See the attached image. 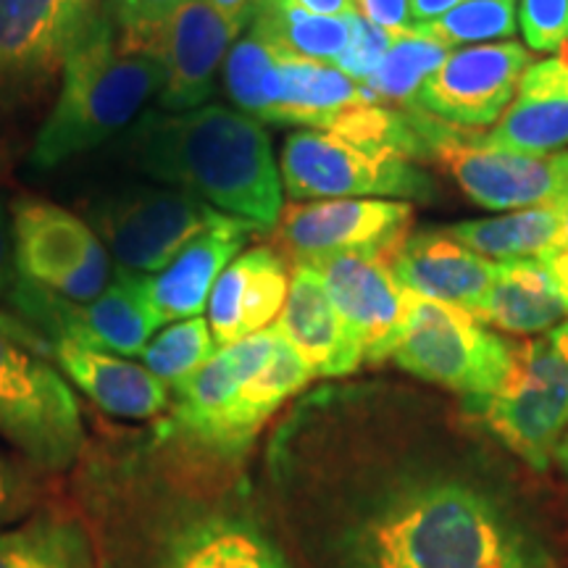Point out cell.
I'll return each mask as SVG.
<instances>
[{"mask_svg":"<svg viewBox=\"0 0 568 568\" xmlns=\"http://www.w3.org/2000/svg\"><path fill=\"white\" fill-rule=\"evenodd\" d=\"M379 418L311 395L268 445L264 497L301 568H558V529L521 485Z\"/></svg>","mask_w":568,"mask_h":568,"instance_id":"cell-1","label":"cell"},{"mask_svg":"<svg viewBox=\"0 0 568 568\" xmlns=\"http://www.w3.org/2000/svg\"><path fill=\"white\" fill-rule=\"evenodd\" d=\"M71 497L98 568H301L264 493L155 424L88 439Z\"/></svg>","mask_w":568,"mask_h":568,"instance_id":"cell-2","label":"cell"},{"mask_svg":"<svg viewBox=\"0 0 568 568\" xmlns=\"http://www.w3.org/2000/svg\"><path fill=\"white\" fill-rule=\"evenodd\" d=\"M122 155L166 187L184 190L258 230H272L282 213V176L272 138L258 119L219 103L138 119Z\"/></svg>","mask_w":568,"mask_h":568,"instance_id":"cell-3","label":"cell"},{"mask_svg":"<svg viewBox=\"0 0 568 568\" xmlns=\"http://www.w3.org/2000/svg\"><path fill=\"white\" fill-rule=\"evenodd\" d=\"M163 77L159 55L126 42L105 11L69 53L59 98L34 138L32 166L55 169L130 130L159 98Z\"/></svg>","mask_w":568,"mask_h":568,"instance_id":"cell-4","label":"cell"},{"mask_svg":"<svg viewBox=\"0 0 568 568\" xmlns=\"http://www.w3.org/2000/svg\"><path fill=\"white\" fill-rule=\"evenodd\" d=\"M0 437L40 474L74 471L88 445L82 408L51 345L11 311H0Z\"/></svg>","mask_w":568,"mask_h":568,"instance_id":"cell-5","label":"cell"},{"mask_svg":"<svg viewBox=\"0 0 568 568\" xmlns=\"http://www.w3.org/2000/svg\"><path fill=\"white\" fill-rule=\"evenodd\" d=\"M510 358L514 343L487 329L477 316L408 293L406 324L393 353L403 372L450 389L468 408L481 410L506 379Z\"/></svg>","mask_w":568,"mask_h":568,"instance_id":"cell-6","label":"cell"},{"mask_svg":"<svg viewBox=\"0 0 568 568\" xmlns=\"http://www.w3.org/2000/svg\"><path fill=\"white\" fill-rule=\"evenodd\" d=\"M280 176L282 190L293 201L435 197V184L414 161L318 130H297L284 140Z\"/></svg>","mask_w":568,"mask_h":568,"instance_id":"cell-7","label":"cell"},{"mask_svg":"<svg viewBox=\"0 0 568 568\" xmlns=\"http://www.w3.org/2000/svg\"><path fill=\"white\" fill-rule=\"evenodd\" d=\"M226 213L166 184H132L90 203L88 224L111 261L126 272L153 276L166 268L197 234Z\"/></svg>","mask_w":568,"mask_h":568,"instance_id":"cell-8","label":"cell"},{"mask_svg":"<svg viewBox=\"0 0 568 568\" xmlns=\"http://www.w3.org/2000/svg\"><path fill=\"white\" fill-rule=\"evenodd\" d=\"M408 113L429 153L481 209L508 213L568 201V151L535 155L489 148L477 132L445 130L422 111Z\"/></svg>","mask_w":568,"mask_h":568,"instance_id":"cell-9","label":"cell"},{"mask_svg":"<svg viewBox=\"0 0 568 568\" xmlns=\"http://www.w3.org/2000/svg\"><path fill=\"white\" fill-rule=\"evenodd\" d=\"M6 297L13 308L11 314L40 332L48 343L69 339L122 358L142 355L155 329H161L145 295V274L119 266L105 293L90 303L63 301L21 276H17Z\"/></svg>","mask_w":568,"mask_h":568,"instance_id":"cell-10","label":"cell"},{"mask_svg":"<svg viewBox=\"0 0 568 568\" xmlns=\"http://www.w3.org/2000/svg\"><path fill=\"white\" fill-rule=\"evenodd\" d=\"M479 414L518 460L548 471L568 429V364L550 337L514 343L506 379Z\"/></svg>","mask_w":568,"mask_h":568,"instance_id":"cell-11","label":"cell"},{"mask_svg":"<svg viewBox=\"0 0 568 568\" xmlns=\"http://www.w3.org/2000/svg\"><path fill=\"white\" fill-rule=\"evenodd\" d=\"M13 264L17 276L71 303H90L113 280L109 251L77 213L40 197H19L11 205Z\"/></svg>","mask_w":568,"mask_h":568,"instance_id":"cell-12","label":"cell"},{"mask_svg":"<svg viewBox=\"0 0 568 568\" xmlns=\"http://www.w3.org/2000/svg\"><path fill=\"white\" fill-rule=\"evenodd\" d=\"M103 13V0H0V103L40 95Z\"/></svg>","mask_w":568,"mask_h":568,"instance_id":"cell-13","label":"cell"},{"mask_svg":"<svg viewBox=\"0 0 568 568\" xmlns=\"http://www.w3.org/2000/svg\"><path fill=\"white\" fill-rule=\"evenodd\" d=\"M389 251H339L311 255L293 266H303L322 280L326 295L337 308L364 364L379 366L393 361L406 324L408 293L389 272Z\"/></svg>","mask_w":568,"mask_h":568,"instance_id":"cell-14","label":"cell"},{"mask_svg":"<svg viewBox=\"0 0 568 568\" xmlns=\"http://www.w3.org/2000/svg\"><path fill=\"white\" fill-rule=\"evenodd\" d=\"M529 67V48L516 40L458 48L422 84L410 111H422L437 122L464 126L468 132L495 126L514 101L518 82Z\"/></svg>","mask_w":568,"mask_h":568,"instance_id":"cell-15","label":"cell"},{"mask_svg":"<svg viewBox=\"0 0 568 568\" xmlns=\"http://www.w3.org/2000/svg\"><path fill=\"white\" fill-rule=\"evenodd\" d=\"M122 38L159 55L166 71L155 98L159 111L182 113L211 101L219 69L232 42L240 38V30L213 9L211 0H195L153 30Z\"/></svg>","mask_w":568,"mask_h":568,"instance_id":"cell-16","label":"cell"},{"mask_svg":"<svg viewBox=\"0 0 568 568\" xmlns=\"http://www.w3.org/2000/svg\"><path fill=\"white\" fill-rule=\"evenodd\" d=\"M414 205L382 197L293 203L274 224V243L290 264L339 251H389L410 234Z\"/></svg>","mask_w":568,"mask_h":568,"instance_id":"cell-17","label":"cell"},{"mask_svg":"<svg viewBox=\"0 0 568 568\" xmlns=\"http://www.w3.org/2000/svg\"><path fill=\"white\" fill-rule=\"evenodd\" d=\"M276 339H280V332L272 326L258 335L219 347L209 364L172 387L166 418H159L163 429L216 458V443L232 403L237 400L240 389L272 358Z\"/></svg>","mask_w":568,"mask_h":568,"instance_id":"cell-18","label":"cell"},{"mask_svg":"<svg viewBox=\"0 0 568 568\" xmlns=\"http://www.w3.org/2000/svg\"><path fill=\"white\" fill-rule=\"evenodd\" d=\"M293 280L290 264L276 247L258 245L232 261L209 295V329L216 347H226L280 318Z\"/></svg>","mask_w":568,"mask_h":568,"instance_id":"cell-19","label":"cell"},{"mask_svg":"<svg viewBox=\"0 0 568 568\" xmlns=\"http://www.w3.org/2000/svg\"><path fill=\"white\" fill-rule=\"evenodd\" d=\"M389 272L406 293L479 314L495 282L497 261L468 251L445 230L414 232L389 253Z\"/></svg>","mask_w":568,"mask_h":568,"instance_id":"cell-20","label":"cell"},{"mask_svg":"<svg viewBox=\"0 0 568 568\" xmlns=\"http://www.w3.org/2000/svg\"><path fill=\"white\" fill-rule=\"evenodd\" d=\"M258 226L226 216L197 234L163 272L145 276V295L161 326L201 316L219 276Z\"/></svg>","mask_w":568,"mask_h":568,"instance_id":"cell-21","label":"cell"},{"mask_svg":"<svg viewBox=\"0 0 568 568\" xmlns=\"http://www.w3.org/2000/svg\"><path fill=\"white\" fill-rule=\"evenodd\" d=\"M48 345L67 382L103 414L124 422H155L169 410L172 389L142 364L69 339H55Z\"/></svg>","mask_w":568,"mask_h":568,"instance_id":"cell-22","label":"cell"},{"mask_svg":"<svg viewBox=\"0 0 568 568\" xmlns=\"http://www.w3.org/2000/svg\"><path fill=\"white\" fill-rule=\"evenodd\" d=\"M479 140L489 148L516 153L564 151L568 145V42L524 71L500 122L487 134H479Z\"/></svg>","mask_w":568,"mask_h":568,"instance_id":"cell-23","label":"cell"},{"mask_svg":"<svg viewBox=\"0 0 568 568\" xmlns=\"http://www.w3.org/2000/svg\"><path fill=\"white\" fill-rule=\"evenodd\" d=\"M274 329L301 353L314 376L339 379L364 366V353L355 345L322 280L303 266H293L290 293Z\"/></svg>","mask_w":568,"mask_h":568,"instance_id":"cell-24","label":"cell"},{"mask_svg":"<svg viewBox=\"0 0 568 568\" xmlns=\"http://www.w3.org/2000/svg\"><path fill=\"white\" fill-rule=\"evenodd\" d=\"M477 318L508 335H542L568 318L556 282L539 258L497 261L495 282Z\"/></svg>","mask_w":568,"mask_h":568,"instance_id":"cell-25","label":"cell"},{"mask_svg":"<svg viewBox=\"0 0 568 568\" xmlns=\"http://www.w3.org/2000/svg\"><path fill=\"white\" fill-rule=\"evenodd\" d=\"M0 568H98V556L74 506H38L0 529Z\"/></svg>","mask_w":568,"mask_h":568,"instance_id":"cell-26","label":"cell"},{"mask_svg":"<svg viewBox=\"0 0 568 568\" xmlns=\"http://www.w3.org/2000/svg\"><path fill=\"white\" fill-rule=\"evenodd\" d=\"M282 92L272 124H293L326 132L337 116L364 103H379L366 84L351 80L337 67L311 61H282Z\"/></svg>","mask_w":568,"mask_h":568,"instance_id":"cell-27","label":"cell"},{"mask_svg":"<svg viewBox=\"0 0 568 568\" xmlns=\"http://www.w3.org/2000/svg\"><path fill=\"white\" fill-rule=\"evenodd\" d=\"M355 17H316V13L253 3L247 27H251L253 38L264 42L282 61H311L335 67L351 45Z\"/></svg>","mask_w":568,"mask_h":568,"instance_id":"cell-28","label":"cell"},{"mask_svg":"<svg viewBox=\"0 0 568 568\" xmlns=\"http://www.w3.org/2000/svg\"><path fill=\"white\" fill-rule=\"evenodd\" d=\"M445 232L489 261L539 258L558 245L564 219H560V205H542V209L508 211L497 219L458 222Z\"/></svg>","mask_w":568,"mask_h":568,"instance_id":"cell-29","label":"cell"},{"mask_svg":"<svg viewBox=\"0 0 568 568\" xmlns=\"http://www.w3.org/2000/svg\"><path fill=\"white\" fill-rule=\"evenodd\" d=\"M280 55H274L251 32L234 42L224 61V88L230 92L237 111L258 119L261 124H272V116L280 103L282 74Z\"/></svg>","mask_w":568,"mask_h":568,"instance_id":"cell-30","label":"cell"},{"mask_svg":"<svg viewBox=\"0 0 568 568\" xmlns=\"http://www.w3.org/2000/svg\"><path fill=\"white\" fill-rule=\"evenodd\" d=\"M450 53L453 51L437 45V42L408 30L397 34L387 55L382 59L379 69L364 84L379 98V103H400L406 105V111H410L416 105V95L422 84L443 67Z\"/></svg>","mask_w":568,"mask_h":568,"instance_id":"cell-31","label":"cell"},{"mask_svg":"<svg viewBox=\"0 0 568 568\" xmlns=\"http://www.w3.org/2000/svg\"><path fill=\"white\" fill-rule=\"evenodd\" d=\"M408 30L447 51L485 45L489 40H510L518 30L516 0H464L445 17L416 21Z\"/></svg>","mask_w":568,"mask_h":568,"instance_id":"cell-32","label":"cell"},{"mask_svg":"<svg viewBox=\"0 0 568 568\" xmlns=\"http://www.w3.org/2000/svg\"><path fill=\"white\" fill-rule=\"evenodd\" d=\"M219 347L213 343L209 322L203 316L184 318L161 329L142 351V366L169 389L193 376L211 361Z\"/></svg>","mask_w":568,"mask_h":568,"instance_id":"cell-33","label":"cell"},{"mask_svg":"<svg viewBox=\"0 0 568 568\" xmlns=\"http://www.w3.org/2000/svg\"><path fill=\"white\" fill-rule=\"evenodd\" d=\"M516 13L529 51L556 53L568 42V0H516Z\"/></svg>","mask_w":568,"mask_h":568,"instance_id":"cell-34","label":"cell"},{"mask_svg":"<svg viewBox=\"0 0 568 568\" xmlns=\"http://www.w3.org/2000/svg\"><path fill=\"white\" fill-rule=\"evenodd\" d=\"M42 489L34 468L13 464L0 453V529L13 527L40 506Z\"/></svg>","mask_w":568,"mask_h":568,"instance_id":"cell-35","label":"cell"},{"mask_svg":"<svg viewBox=\"0 0 568 568\" xmlns=\"http://www.w3.org/2000/svg\"><path fill=\"white\" fill-rule=\"evenodd\" d=\"M393 34H387L379 27H374L372 21H366L364 17H355L353 21V38L347 51L343 53L335 67L343 71V74L351 77V80L364 84L368 77L379 69L382 59H385L389 45H393Z\"/></svg>","mask_w":568,"mask_h":568,"instance_id":"cell-36","label":"cell"},{"mask_svg":"<svg viewBox=\"0 0 568 568\" xmlns=\"http://www.w3.org/2000/svg\"><path fill=\"white\" fill-rule=\"evenodd\" d=\"M113 24L122 34H140L153 30L195 0H103Z\"/></svg>","mask_w":568,"mask_h":568,"instance_id":"cell-37","label":"cell"},{"mask_svg":"<svg viewBox=\"0 0 568 568\" xmlns=\"http://www.w3.org/2000/svg\"><path fill=\"white\" fill-rule=\"evenodd\" d=\"M358 3V13L366 21H372L374 27L385 30L387 34L408 32V27L414 24L408 11V0H355Z\"/></svg>","mask_w":568,"mask_h":568,"instance_id":"cell-38","label":"cell"},{"mask_svg":"<svg viewBox=\"0 0 568 568\" xmlns=\"http://www.w3.org/2000/svg\"><path fill=\"white\" fill-rule=\"evenodd\" d=\"M560 219H564V232H560L558 245L550 247L545 255H539V261L550 272L552 282H556L558 293L568 308V201L560 203Z\"/></svg>","mask_w":568,"mask_h":568,"instance_id":"cell-39","label":"cell"},{"mask_svg":"<svg viewBox=\"0 0 568 568\" xmlns=\"http://www.w3.org/2000/svg\"><path fill=\"white\" fill-rule=\"evenodd\" d=\"M13 282H17V264H13L11 205L0 195V297L9 295Z\"/></svg>","mask_w":568,"mask_h":568,"instance_id":"cell-40","label":"cell"},{"mask_svg":"<svg viewBox=\"0 0 568 568\" xmlns=\"http://www.w3.org/2000/svg\"><path fill=\"white\" fill-rule=\"evenodd\" d=\"M253 3L316 13V17H355L358 13L355 0H253Z\"/></svg>","mask_w":568,"mask_h":568,"instance_id":"cell-41","label":"cell"},{"mask_svg":"<svg viewBox=\"0 0 568 568\" xmlns=\"http://www.w3.org/2000/svg\"><path fill=\"white\" fill-rule=\"evenodd\" d=\"M460 3H464V0H408V11L416 24V21H432L445 17L447 11H453Z\"/></svg>","mask_w":568,"mask_h":568,"instance_id":"cell-42","label":"cell"},{"mask_svg":"<svg viewBox=\"0 0 568 568\" xmlns=\"http://www.w3.org/2000/svg\"><path fill=\"white\" fill-rule=\"evenodd\" d=\"M213 9H216L222 17L230 21V24L237 27L240 32L251 24V11H253V0H211Z\"/></svg>","mask_w":568,"mask_h":568,"instance_id":"cell-43","label":"cell"},{"mask_svg":"<svg viewBox=\"0 0 568 568\" xmlns=\"http://www.w3.org/2000/svg\"><path fill=\"white\" fill-rule=\"evenodd\" d=\"M552 466L558 468L560 477H564V485L568 487V429L560 437V443L556 447V458H552Z\"/></svg>","mask_w":568,"mask_h":568,"instance_id":"cell-44","label":"cell"},{"mask_svg":"<svg viewBox=\"0 0 568 568\" xmlns=\"http://www.w3.org/2000/svg\"><path fill=\"white\" fill-rule=\"evenodd\" d=\"M548 337H550V343L556 345V351L564 355V361L568 364V318H566V322H560L556 329L548 332Z\"/></svg>","mask_w":568,"mask_h":568,"instance_id":"cell-45","label":"cell"}]
</instances>
